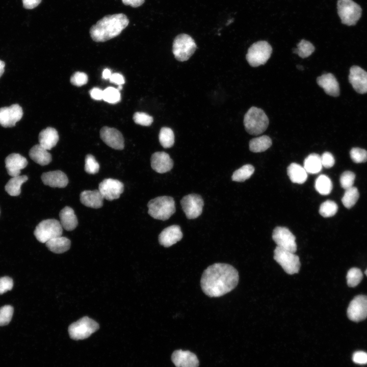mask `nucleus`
<instances>
[{
	"label": "nucleus",
	"mask_w": 367,
	"mask_h": 367,
	"mask_svg": "<svg viewBox=\"0 0 367 367\" xmlns=\"http://www.w3.org/2000/svg\"><path fill=\"white\" fill-rule=\"evenodd\" d=\"M13 286V281L12 278L8 276L0 278V295L11 290Z\"/></svg>",
	"instance_id": "nucleus-47"
},
{
	"label": "nucleus",
	"mask_w": 367,
	"mask_h": 367,
	"mask_svg": "<svg viewBox=\"0 0 367 367\" xmlns=\"http://www.w3.org/2000/svg\"><path fill=\"white\" fill-rule=\"evenodd\" d=\"M62 232L63 227L60 222L49 219L40 222L36 227L34 234L38 241L45 243L53 238L61 236Z\"/></svg>",
	"instance_id": "nucleus-7"
},
{
	"label": "nucleus",
	"mask_w": 367,
	"mask_h": 367,
	"mask_svg": "<svg viewBox=\"0 0 367 367\" xmlns=\"http://www.w3.org/2000/svg\"><path fill=\"white\" fill-rule=\"evenodd\" d=\"M254 172V167L250 164H246L235 170L232 175V180L237 182H243L249 178Z\"/></svg>",
	"instance_id": "nucleus-34"
},
{
	"label": "nucleus",
	"mask_w": 367,
	"mask_h": 367,
	"mask_svg": "<svg viewBox=\"0 0 367 367\" xmlns=\"http://www.w3.org/2000/svg\"><path fill=\"white\" fill-rule=\"evenodd\" d=\"M28 179L26 175L12 177L5 186L6 191L12 196H18L21 193V186Z\"/></svg>",
	"instance_id": "nucleus-30"
},
{
	"label": "nucleus",
	"mask_w": 367,
	"mask_h": 367,
	"mask_svg": "<svg viewBox=\"0 0 367 367\" xmlns=\"http://www.w3.org/2000/svg\"><path fill=\"white\" fill-rule=\"evenodd\" d=\"M171 360L176 367H198L197 356L189 351L177 350L171 355Z\"/></svg>",
	"instance_id": "nucleus-18"
},
{
	"label": "nucleus",
	"mask_w": 367,
	"mask_h": 367,
	"mask_svg": "<svg viewBox=\"0 0 367 367\" xmlns=\"http://www.w3.org/2000/svg\"><path fill=\"white\" fill-rule=\"evenodd\" d=\"M244 125L248 133L257 135L263 133L267 129L269 119L262 109L252 107L245 114Z\"/></svg>",
	"instance_id": "nucleus-3"
},
{
	"label": "nucleus",
	"mask_w": 367,
	"mask_h": 367,
	"mask_svg": "<svg viewBox=\"0 0 367 367\" xmlns=\"http://www.w3.org/2000/svg\"><path fill=\"white\" fill-rule=\"evenodd\" d=\"M103 197L98 190H85L80 194V201L84 205L99 208L103 205Z\"/></svg>",
	"instance_id": "nucleus-24"
},
{
	"label": "nucleus",
	"mask_w": 367,
	"mask_h": 367,
	"mask_svg": "<svg viewBox=\"0 0 367 367\" xmlns=\"http://www.w3.org/2000/svg\"><path fill=\"white\" fill-rule=\"evenodd\" d=\"M88 80L87 75L84 72L79 71L74 72L70 79L71 84L76 86H82L86 84Z\"/></svg>",
	"instance_id": "nucleus-46"
},
{
	"label": "nucleus",
	"mask_w": 367,
	"mask_h": 367,
	"mask_svg": "<svg viewBox=\"0 0 367 367\" xmlns=\"http://www.w3.org/2000/svg\"><path fill=\"white\" fill-rule=\"evenodd\" d=\"M133 120L135 123L145 126L150 125L153 121L152 116L145 113L140 112L134 113Z\"/></svg>",
	"instance_id": "nucleus-45"
},
{
	"label": "nucleus",
	"mask_w": 367,
	"mask_h": 367,
	"mask_svg": "<svg viewBox=\"0 0 367 367\" xmlns=\"http://www.w3.org/2000/svg\"><path fill=\"white\" fill-rule=\"evenodd\" d=\"M100 137L104 143L113 149L122 150L124 147L122 134L115 128L103 126L100 130Z\"/></svg>",
	"instance_id": "nucleus-16"
},
{
	"label": "nucleus",
	"mask_w": 367,
	"mask_h": 367,
	"mask_svg": "<svg viewBox=\"0 0 367 367\" xmlns=\"http://www.w3.org/2000/svg\"><path fill=\"white\" fill-rule=\"evenodd\" d=\"M272 48L266 41H259L252 44L248 49L246 59L252 67L265 64L270 58Z\"/></svg>",
	"instance_id": "nucleus-6"
},
{
	"label": "nucleus",
	"mask_w": 367,
	"mask_h": 367,
	"mask_svg": "<svg viewBox=\"0 0 367 367\" xmlns=\"http://www.w3.org/2000/svg\"><path fill=\"white\" fill-rule=\"evenodd\" d=\"M41 179L45 185L52 188H65L68 184L67 175L60 170H55L43 173Z\"/></svg>",
	"instance_id": "nucleus-22"
},
{
	"label": "nucleus",
	"mask_w": 367,
	"mask_h": 367,
	"mask_svg": "<svg viewBox=\"0 0 367 367\" xmlns=\"http://www.w3.org/2000/svg\"><path fill=\"white\" fill-rule=\"evenodd\" d=\"M272 144L271 139L268 136L263 135L250 141L249 149L253 152H263L270 148Z\"/></svg>",
	"instance_id": "nucleus-32"
},
{
	"label": "nucleus",
	"mask_w": 367,
	"mask_h": 367,
	"mask_svg": "<svg viewBox=\"0 0 367 367\" xmlns=\"http://www.w3.org/2000/svg\"><path fill=\"white\" fill-rule=\"evenodd\" d=\"M274 259L288 274H294L299 271L301 266L299 257L293 252L276 246L274 251Z\"/></svg>",
	"instance_id": "nucleus-10"
},
{
	"label": "nucleus",
	"mask_w": 367,
	"mask_h": 367,
	"mask_svg": "<svg viewBox=\"0 0 367 367\" xmlns=\"http://www.w3.org/2000/svg\"><path fill=\"white\" fill-rule=\"evenodd\" d=\"M337 6L342 22L347 25H355L361 16L360 6L352 0H338Z\"/></svg>",
	"instance_id": "nucleus-9"
},
{
	"label": "nucleus",
	"mask_w": 367,
	"mask_h": 367,
	"mask_svg": "<svg viewBox=\"0 0 367 367\" xmlns=\"http://www.w3.org/2000/svg\"><path fill=\"white\" fill-rule=\"evenodd\" d=\"M355 179V174L350 171L344 172L340 177V184L341 187L346 190L353 186Z\"/></svg>",
	"instance_id": "nucleus-44"
},
{
	"label": "nucleus",
	"mask_w": 367,
	"mask_h": 367,
	"mask_svg": "<svg viewBox=\"0 0 367 367\" xmlns=\"http://www.w3.org/2000/svg\"><path fill=\"white\" fill-rule=\"evenodd\" d=\"M364 273H365V274L366 275V276H367V269H366V270L365 271Z\"/></svg>",
	"instance_id": "nucleus-58"
},
{
	"label": "nucleus",
	"mask_w": 367,
	"mask_h": 367,
	"mask_svg": "<svg viewBox=\"0 0 367 367\" xmlns=\"http://www.w3.org/2000/svg\"><path fill=\"white\" fill-rule=\"evenodd\" d=\"M99 329V324L88 317H84L72 323L68 327V333L74 340L84 339L89 337Z\"/></svg>",
	"instance_id": "nucleus-8"
},
{
	"label": "nucleus",
	"mask_w": 367,
	"mask_h": 367,
	"mask_svg": "<svg viewBox=\"0 0 367 367\" xmlns=\"http://www.w3.org/2000/svg\"><path fill=\"white\" fill-rule=\"evenodd\" d=\"M99 169V165L92 154H87L85 158V170L91 174L97 173Z\"/></svg>",
	"instance_id": "nucleus-42"
},
{
	"label": "nucleus",
	"mask_w": 367,
	"mask_h": 367,
	"mask_svg": "<svg viewBox=\"0 0 367 367\" xmlns=\"http://www.w3.org/2000/svg\"><path fill=\"white\" fill-rule=\"evenodd\" d=\"M159 138L161 145L165 148H170L174 145V134L173 130L169 127L161 128Z\"/></svg>",
	"instance_id": "nucleus-35"
},
{
	"label": "nucleus",
	"mask_w": 367,
	"mask_h": 367,
	"mask_svg": "<svg viewBox=\"0 0 367 367\" xmlns=\"http://www.w3.org/2000/svg\"><path fill=\"white\" fill-rule=\"evenodd\" d=\"M111 74V70L108 68H106L102 71V76L103 79H108L110 78Z\"/></svg>",
	"instance_id": "nucleus-54"
},
{
	"label": "nucleus",
	"mask_w": 367,
	"mask_h": 367,
	"mask_svg": "<svg viewBox=\"0 0 367 367\" xmlns=\"http://www.w3.org/2000/svg\"><path fill=\"white\" fill-rule=\"evenodd\" d=\"M182 237L179 226L173 225L162 231L159 235V242L164 247H169L179 241Z\"/></svg>",
	"instance_id": "nucleus-19"
},
{
	"label": "nucleus",
	"mask_w": 367,
	"mask_h": 367,
	"mask_svg": "<svg viewBox=\"0 0 367 367\" xmlns=\"http://www.w3.org/2000/svg\"><path fill=\"white\" fill-rule=\"evenodd\" d=\"M349 81L357 93H367V72L361 67L355 65L351 67Z\"/></svg>",
	"instance_id": "nucleus-17"
},
{
	"label": "nucleus",
	"mask_w": 367,
	"mask_h": 367,
	"mask_svg": "<svg viewBox=\"0 0 367 367\" xmlns=\"http://www.w3.org/2000/svg\"><path fill=\"white\" fill-rule=\"evenodd\" d=\"M353 362L357 364H364L367 363V353L364 351H356L352 356Z\"/></svg>",
	"instance_id": "nucleus-49"
},
{
	"label": "nucleus",
	"mask_w": 367,
	"mask_h": 367,
	"mask_svg": "<svg viewBox=\"0 0 367 367\" xmlns=\"http://www.w3.org/2000/svg\"><path fill=\"white\" fill-rule=\"evenodd\" d=\"M0 213H1V212H0Z\"/></svg>",
	"instance_id": "nucleus-59"
},
{
	"label": "nucleus",
	"mask_w": 367,
	"mask_h": 367,
	"mask_svg": "<svg viewBox=\"0 0 367 367\" xmlns=\"http://www.w3.org/2000/svg\"><path fill=\"white\" fill-rule=\"evenodd\" d=\"M128 23L129 19L123 13L107 15L90 28V35L95 42H105L120 35Z\"/></svg>",
	"instance_id": "nucleus-2"
},
{
	"label": "nucleus",
	"mask_w": 367,
	"mask_h": 367,
	"mask_svg": "<svg viewBox=\"0 0 367 367\" xmlns=\"http://www.w3.org/2000/svg\"><path fill=\"white\" fill-rule=\"evenodd\" d=\"M314 50V47L311 42L302 39L298 43L297 48L293 49V53L302 58H305L310 56Z\"/></svg>",
	"instance_id": "nucleus-37"
},
{
	"label": "nucleus",
	"mask_w": 367,
	"mask_h": 367,
	"mask_svg": "<svg viewBox=\"0 0 367 367\" xmlns=\"http://www.w3.org/2000/svg\"><path fill=\"white\" fill-rule=\"evenodd\" d=\"M174 199L170 196H159L150 200L148 204V213L154 219L166 220L175 212Z\"/></svg>",
	"instance_id": "nucleus-4"
},
{
	"label": "nucleus",
	"mask_w": 367,
	"mask_h": 367,
	"mask_svg": "<svg viewBox=\"0 0 367 367\" xmlns=\"http://www.w3.org/2000/svg\"><path fill=\"white\" fill-rule=\"evenodd\" d=\"M109 80L111 83L118 85H122L125 83L123 76L119 73H112Z\"/></svg>",
	"instance_id": "nucleus-50"
},
{
	"label": "nucleus",
	"mask_w": 367,
	"mask_h": 367,
	"mask_svg": "<svg viewBox=\"0 0 367 367\" xmlns=\"http://www.w3.org/2000/svg\"><path fill=\"white\" fill-rule=\"evenodd\" d=\"M145 0H121L122 3L126 6H130L133 8H137L142 5Z\"/></svg>",
	"instance_id": "nucleus-53"
},
{
	"label": "nucleus",
	"mask_w": 367,
	"mask_h": 367,
	"mask_svg": "<svg viewBox=\"0 0 367 367\" xmlns=\"http://www.w3.org/2000/svg\"><path fill=\"white\" fill-rule=\"evenodd\" d=\"M315 189L320 194L327 195L330 193L332 189L331 179L325 175H320L315 181Z\"/></svg>",
	"instance_id": "nucleus-33"
},
{
	"label": "nucleus",
	"mask_w": 367,
	"mask_h": 367,
	"mask_svg": "<svg viewBox=\"0 0 367 367\" xmlns=\"http://www.w3.org/2000/svg\"><path fill=\"white\" fill-rule=\"evenodd\" d=\"M337 204L332 200H326L321 204L319 208V213L324 217H330L337 212Z\"/></svg>",
	"instance_id": "nucleus-38"
},
{
	"label": "nucleus",
	"mask_w": 367,
	"mask_h": 367,
	"mask_svg": "<svg viewBox=\"0 0 367 367\" xmlns=\"http://www.w3.org/2000/svg\"><path fill=\"white\" fill-rule=\"evenodd\" d=\"M287 173L290 179L294 183L302 184L305 182L307 178V173L304 168L295 163L289 166Z\"/></svg>",
	"instance_id": "nucleus-28"
},
{
	"label": "nucleus",
	"mask_w": 367,
	"mask_h": 367,
	"mask_svg": "<svg viewBox=\"0 0 367 367\" xmlns=\"http://www.w3.org/2000/svg\"><path fill=\"white\" fill-rule=\"evenodd\" d=\"M363 275L360 269L357 268H352L347 274V284L349 287L356 286L361 281Z\"/></svg>",
	"instance_id": "nucleus-39"
},
{
	"label": "nucleus",
	"mask_w": 367,
	"mask_h": 367,
	"mask_svg": "<svg viewBox=\"0 0 367 367\" xmlns=\"http://www.w3.org/2000/svg\"><path fill=\"white\" fill-rule=\"evenodd\" d=\"M317 83L320 87L324 89L327 94L334 97L338 96L339 95L338 83L332 73H324L318 77Z\"/></svg>",
	"instance_id": "nucleus-23"
},
{
	"label": "nucleus",
	"mask_w": 367,
	"mask_h": 367,
	"mask_svg": "<svg viewBox=\"0 0 367 367\" xmlns=\"http://www.w3.org/2000/svg\"><path fill=\"white\" fill-rule=\"evenodd\" d=\"M196 48V44L192 37L186 34H180L174 39L172 52L177 60L184 62L193 55Z\"/></svg>",
	"instance_id": "nucleus-5"
},
{
	"label": "nucleus",
	"mask_w": 367,
	"mask_h": 367,
	"mask_svg": "<svg viewBox=\"0 0 367 367\" xmlns=\"http://www.w3.org/2000/svg\"><path fill=\"white\" fill-rule=\"evenodd\" d=\"M119 90L112 87H109L103 90L102 99L112 104L116 103L120 100Z\"/></svg>",
	"instance_id": "nucleus-40"
},
{
	"label": "nucleus",
	"mask_w": 367,
	"mask_h": 367,
	"mask_svg": "<svg viewBox=\"0 0 367 367\" xmlns=\"http://www.w3.org/2000/svg\"><path fill=\"white\" fill-rule=\"evenodd\" d=\"M239 279L238 271L232 266L216 263L208 267L201 278V287L210 297L222 296L234 289Z\"/></svg>",
	"instance_id": "nucleus-1"
},
{
	"label": "nucleus",
	"mask_w": 367,
	"mask_h": 367,
	"mask_svg": "<svg viewBox=\"0 0 367 367\" xmlns=\"http://www.w3.org/2000/svg\"><path fill=\"white\" fill-rule=\"evenodd\" d=\"M322 166L326 168L332 167L335 163L333 155L329 152H325L321 156Z\"/></svg>",
	"instance_id": "nucleus-48"
},
{
	"label": "nucleus",
	"mask_w": 367,
	"mask_h": 367,
	"mask_svg": "<svg viewBox=\"0 0 367 367\" xmlns=\"http://www.w3.org/2000/svg\"><path fill=\"white\" fill-rule=\"evenodd\" d=\"M60 223L63 227L67 231L74 229L78 221L73 209L69 206L64 207L60 212Z\"/></svg>",
	"instance_id": "nucleus-26"
},
{
	"label": "nucleus",
	"mask_w": 367,
	"mask_h": 367,
	"mask_svg": "<svg viewBox=\"0 0 367 367\" xmlns=\"http://www.w3.org/2000/svg\"><path fill=\"white\" fill-rule=\"evenodd\" d=\"M322 167L321 156L317 153L310 154L304 161L303 167L308 173H318L321 171Z\"/></svg>",
	"instance_id": "nucleus-31"
},
{
	"label": "nucleus",
	"mask_w": 367,
	"mask_h": 367,
	"mask_svg": "<svg viewBox=\"0 0 367 367\" xmlns=\"http://www.w3.org/2000/svg\"><path fill=\"white\" fill-rule=\"evenodd\" d=\"M272 239L278 247L293 253L296 251V237L287 228L276 227L273 230Z\"/></svg>",
	"instance_id": "nucleus-11"
},
{
	"label": "nucleus",
	"mask_w": 367,
	"mask_h": 367,
	"mask_svg": "<svg viewBox=\"0 0 367 367\" xmlns=\"http://www.w3.org/2000/svg\"><path fill=\"white\" fill-rule=\"evenodd\" d=\"M23 115L22 108L18 104L0 108V125L4 127L15 126Z\"/></svg>",
	"instance_id": "nucleus-15"
},
{
	"label": "nucleus",
	"mask_w": 367,
	"mask_h": 367,
	"mask_svg": "<svg viewBox=\"0 0 367 367\" xmlns=\"http://www.w3.org/2000/svg\"><path fill=\"white\" fill-rule=\"evenodd\" d=\"M182 208L187 218L194 219L202 213L204 202L200 195L191 194L184 196L181 200Z\"/></svg>",
	"instance_id": "nucleus-12"
},
{
	"label": "nucleus",
	"mask_w": 367,
	"mask_h": 367,
	"mask_svg": "<svg viewBox=\"0 0 367 367\" xmlns=\"http://www.w3.org/2000/svg\"><path fill=\"white\" fill-rule=\"evenodd\" d=\"M350 157L356 163H364L367 161V151L364 149L355 147L350 152Z\"/></svg>",
	"instance_id": "nucleus-43"
},
{
	"label": "nucleus",
	"mask_w": 367,
	"mask_h": 367,
	"mask_svg": "<svg viewBox=\"0 0 367 367\" xmlns=\"http://www.w3.org/2000/svg\"><path fill=\"white\" fill-rule=\"evenodd\" d=\"M42 0H22L23 7L27 9H32L38 6Z\"/></svg>",
	"instance_id": "nucleus-52"
},
{
	"label": "nucleus",
	"mask_w": 367,
	"mask_h": 367,
	"mask_svg": "<svg viewBox=\"0 0 367 367\" xmlns=\"http://www.w3.org/2000/svg\"><path fill=\"white\" fill-rule=\"evenodd\" d=\"M297 67L299 70H303V68L302 66L298 65Z\"/></svg>",
	"instance_id": "nucleus-56"
},
{
	"label": "nucleus",
	"mask_w": 367,
	"mask_h": 367,
	"mask_svg": "<svg viewBox=\"0 0 367 367\" xmlns=\"http://www.w3.org/2000/svg\"><path fill=\"white\" fill-rule=\"evenodd\" d=\"M38 138L39 144L46 150H49L56 145L59 137L55 128L48 127L40 132Z\"/></svg>",
	"instance_id": "nucleus-25"
},
{
	"label": "nucleus",
	"mask_w": 367,
	"mask_h": 367,
	"mask_svg": "<svg viewBox=\"0 0 367 367\" xmlns=\"http://www.w3.org/2000/svg\"><path fill=\"white\" fill-rule=\"evenodd\" d=\"M359 197L358 189L356 187H352L346 190L342 201L346 208H350L356 203Z\"/></svg>",
	"instance_id": "nucleus-36"
},
{
	"label": "nucleus",
	"mask_w": 367,
	"mask_h": 367,
	"mask_svg": "<svg viewBox=\"0 0 367 367\" xmlns=\"http://www.w3.org/2000/svg\"><path fill=\"white\" fill-rule=\"evenodd\" d=\"M46 247L55 253H62L69 250L71 242L64 237H58L50 239L45 243Z\"/></svg>",
	"instance_id": "nucleus-29"
},
{
	"label": "nucleus",
	"mask_w": 367,
	"mask_h": 367,
	"mask_svg": "<svg viewBox=\"0 0 367 367\" xmlns=\"http://www.w3.org/2000/svg\"><path fill=\"white\" fill-rule=\"evenodd\" d=\"M28 165V161L24 157L19 153H11L5 159V165L8 174L12 176L19 175L21 170Z\"/></svg>",
	"instance_id": "nucleus-21"
},
{
	"label": "nucleus",
	"mask_w": 367,
	"mask_h": 367,
	"mask_svg": "<svg viewBox=\"0 0 367 367\" xmlns=\"http://www.w3.org/2000/svg\"><path fill=\"white\" fill-rule=\"evenodd\" d=\"M13 311V307L10 305H6L0 308V326L7 325L10 322Z\"/></svg>",
	"instance_id": "nucleus-41"
},
{
	"label": "nucleus",
	"mask_w": 367,
	"mask_h": 367,
	"mask_svg": "<svg viewBox=\"0 0 367 367\" xmlns=\"http://www.w3.org/2000/svg\"><path fill=\"white\" fill-rule=\"evenodd\" d=\"M89 93L91 98L95 100H101L103 97V90L101 89L94 87L91 89Z\"/></svg>",
	"instance_id": "nucleus-51"
},
{
	"label": "nucleus",
	"mask_w": 367,
	"mask_h": 367,
	"mask_svg": "<svg viewBox=\"0 0 367 367\" xmlns=\"http://www.w3.org/2000/svg\"><path fill=\"white\" fill-rule=\"evenodd\" d=\"M347 316L353 322H360L367 318V296H355L350 302L347 308Z\"/></svg>",
	"instance_id": "nucleus-13"
},
{
	"label": "nucleus",
	"mask_w": 367,
	"mask_h": 367,
	"mask_svg": "<svg viewBox=\"0 0 367 367\" xmlns=\"http://www.w3.org/2000/svg\"><path fill=\"white\" fill-rule=\"evenodd\" d=\"M29 155L32 160L41 166L49 164L52 160L51 154L39 144L34 145L31 148Z\"/></svg>",
	"instance_id": "nucleus-27"
},
{
	"label": "nucleus",
	"mask_w": 367,
	"mask_h": 367,
	"mask_svg": "<svg viewBox=\"0 0 367 367\" xmlns=\"http://www.w3.org/2000/svg\"><path fill=\"white\" fill-rule=\"evenodd\" d=\"M98 190L104 199L112 201L120 197L124 191V185L117 179L106 178L99 184Z\"/></svg>",
	"instance_id": "nucleus-14"
},
{
	"label": "nucleus",
	"mask_w": 367,
	"mask_h": 367,
	"mask_svg": "<svg viewBox=\"0 0 367 367\" xmlns=\"http://www.w3.org/2000/svg\"><path fill=\"white\" fill-rule=\"evenodd\" d=\"M122 88V85H118V89L119 90H121Z\"/></svg>",
	"instance_id": "nucleus-57"
},
{
	"label": "nucleus",
	"mask_w": 367,
	"mask_h": 367,
	"mask_svg": "<svg viewBox=\"0 0 367 367\" xmlns=\"http://www.w3.org/2000/svg\"><path fill=\"white\" fill-rule=\"evenodd\" d=\"M5 64L4 61L0 60V77L3 74L5 70Z\"/></svg>",
	"instance_id": "nucleus-55"
},
{
	"label": "nucleus",
	"mask_w": 367,
	"mask_h": 367,
	"mask_svg": "<svg viewBox=\"0 0 367 367\" xmlns=\"http://www.w3.org/2000/svg\"><path fill=\"white\" fill-rule=\"evenodd\" d=\"M151 166L155 172L164 173L172 169L173 166V162L170 155L166 152H155L152 154L151 157Z\"/></svg>",
	"instance_id": "nucleus-20"
}]
</instances>
